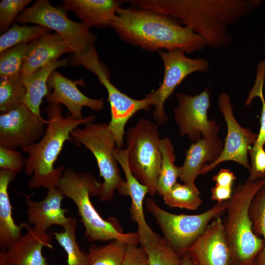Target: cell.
<instances>
[{
    "label": "cell",
    "mask_w": 265,
    "mask_h": 265,
    "mask_svg": "<svg viewBox=\"0 0 265 265\" xmlns=\"http://www.w3.org/2000/svg\"><path fill=\"white\" fill-rule=\"evenodd\" d=\"M48 121L23 104L0 115V146L21 150L38 142L43 136Z\"/></svg>",
    "instance_id": "obj_14"
},
{
    "label": "cell",
    "mask_w": 265,
    "mask_h": 265,
    "mask_svg": "<svg viewBox=\"0 0 265 265\" xmlns=\"http://www.w3.org/2000/svg\"><path fill=\"white\" fill-rule=\"evenodd\" d=\"M27 231L5 251V257L9 265H49L43 254V249H53V236L42 233L29 226Z\"/></svg>",
    "instance_id": "obj_19"
},
{
    "label": "cell",
    "mask_w": 265,
    "mask_h": 265,
    "mask_svg": "<svg viewBox=\"0 0 265 265\" xmlns=\"http://www.w3.org/2000/svg\"><path fill=\"white\" fill-rule=\"evenodd\" d=\"M122 265H150L148 256L143 247L128 245Z\"/></svg>",
    "instance_id": "obj_38"
},
{
    "label": "cell",
    "mask_w": 265,
    "mask_h": 265,
    "mask_svg": "<svg viewBox=\"0 0 265 265\" xmlns=\"http://www.w3.org/2000/svg\"><path fill=\"white\" fill-rule=\"evenodd\" d=\"M64 197L58 187L49 189L46 197L40 201H34L30 196H26L28 224L42 233L47 232L52 225L65 227L71 217L66 216L67 211L62 207Z\"/></svg>",
    "instance_id": "obj_18"
},
{
    "label": "cell",
    "mask_w": 265,
    "mask_h": 265,
    "mask_svg": "<svg viewBox=\"0 0 265 265\" xmlns=\"http://www.w3.org/2000/svg\"><path fill=\"white\" fill-rule=\"evenodd\" d=\"M0 265H9L5 257V251L1 250L0 251Z\"/></svg>",
    "instance_id": "obj_42"
},
{
    "label": "cell",
    "mask_w": 265,
    "mask_h": 265,
    "mask_svg": "<svg viewBox=\"0 0 265 265\" xmlns=\"http://www.w3.org/2000/svg\"><path fill=\"white\" fill-rule=\"evenodd\" d=\"M186 253L195 265H231V250L220 217L212 220Z\"/></svg>",
    "instance_id": "obj_15"
},
{
    "label": "cell",
    "mask_w": 265,
    "mask_h": 265,
    "mask_svg": "<svg viewBox=\"0 0 265 265\" xmlns=\"http://www.w3.org/2000/svg\"><path fill=\"white\" fill-rule=\"evenodd\" d=\"M71 135L74 141L83 145L96 159L100 176L104 180L101 183L100 200H111L116 189L123 195L127 184L120 174L118 162L114 155L116 143L108 124L89 122L83 128L73 130Z\"/></svg>",
    "instance_id": "obj_7"
},
{
    "label": "cell",
    "mask_w": 265,
    "mask_h": 265,
    "mask_svg": "<svg viewBox=\"0 0 265 265\" xmlns=\"http://www.w3.org/2000/svg\"><path fill=\"white\" fill-rule=\"evenodd\" d=\"M218 105L227 128L223 148L217 159L202 166L199 175L207 174L226 161L236 162L249 171L248 150L255 143L258 134L250 129L241 127L238 122L233 113L230 97L227 93L222 92L219 95Z\"/></svg>",
    "instance_id": "obj_12"
},
{
    "label": "cell",
    "mask_w": 265,
    "mask_h": 265,
    "mask_svg": "<svg viewBox=\"0 0 265 265\" xmlns=\"http://www.w3.org/2000/svg\"><path fill=\"white\" fill-rule=\"evenodd\" d=\"M49 32L50 29L38 25L14 24L0 36V53L19 44L30 43Z\"/></svg>",
    "instance_id": "obj_28"
},
{
    "label": "cell",
    "mask_w": 265,
    "mask_h": 265,
    "mask_svg": "<svg viewBox=\"0 0 265 265\" xmlns=\"http://www.w3.org/2000/svg\"><path fill=\"white\" fill-rule=\"evenodd\" d=\"M265 79V76L263 75H256L254 85L250 90L245 102L246 106H249L255 98L259 97L260 98L262 104L260 117V128L257 139L252 146L254 148L264 147L265 144V99L263 93Z\"/></svg>",
    "instance_id": "obj_34"
},
{
    "label": "cell",
    "mask_w": 265,
    "mask_h": 265,
    "mask_svg": "<svg viewBox=\"0 0 265 265\" xmlns=\"http://www.w3.org/2000/svg\"><path fill=\"white\" fill-rule=\"evenodd\" d=\"M249 213L254 233L264 242L263 249L258 255L255 265H265V184L253 198Z\"/></svg>",
    "instance_id": "obj_31"
},
{
    "label": "cell",
    "mask_w": 265,
    "mask_h": 265,
    "mask_svg": "<svg viewBox=\"0 0 265 265\" xmlns=\"http://www.w3.org/2000/svg\"><path fill=\"white\" fill-rule=\"evenodd\" d=\"M224 146L218 135L202 137L193 143L186 150L184 163L179 167V178L184 184L199 192L195 180L202 166L215 161L221 154Z\"/></svg>",
    "instance_id": "obj_20"
},
{
    "label": "cell",
    "mask_w": 265,
    "mask_h": 265,
    "mask_svg": "<svg viewBox=\"0 0 265 265\" xmlns=\"http://www.w3.org/2000/svg\"><path fill=\"white\" fill-rule=\"evenodd\" d=\"M237 179L234 174L229 169L222 168L214 175L212 180L215 184L224 186L233 187L234 181Z\"/></svg>",
    "instance_id": "obj_40"
},
{
    "label": "cell",
    "mask_w": 265,
    "mask_h": 265,
    "mask_svg": "<svg viewBox=\"0 0 265 265\" xmlns=\"http://www.w3.org/2000/svg\"><path fill=\"white\" fill-rule=\"evenodd\" d=\"M163 198L165 204L170 208L190 210H197L202 202L199 192L185 184H181L178 182Z\"/></svg>",
    "instance_id": "obj_33"
},
{
    "label": "cell",
    "mask_w": 265,
    "mask_h": 265,
    "mask_svg": "<svg viewBox=\"0 0 265 265\" xmlns=\"http://www.w3.org/2000/svg\"><path fill=\"white\" fill-rule=\"evenodd\" d=\"M46 110L48 122L43 136L21 150L27 154L24 169L26 174L31 176L28 182L30 189L58 187L65 168L63 165L55 168L54 165L64 144L66 141H73L71 135L73 130L96 118L94 115L80 119L71 115L64 117L60 105L50 104Z\"/></svg>",
    "instance_id": "obj_3"
},
{
    "label": "cell",
    "mask_w": 265,
    "mask_h": 265,
    "mask_svg": "<svg viewBox=\"0 0 265 265\" xmlns=\"http://www.w3.org/2000/svg\"><path fill=\"white\" fill-rule=\"evenodd\" d=\"M16 175L0 169V248L6 251L21 236L28 223L16 224L12 217V206L8 192L10 183Z\"/></svg>",
    "instance_id": "obj_23"
},
{
    "label": "cell",
    "mask_w": 265,
    "mask_h": 265,
    "mask_svg": "<svg viewBox=\"0 0 265 265\" xmlns=\"http://www.w3.org/2000/svg\"><path fill=\"white\" fill-rule=\"evenodd\" d=\"M64 8L73 11L89 28L111 26L121 8L122 1L115 0H64Z\"/></svg>",
    "instance_id": "obj_22"
},
{
    "label": "cell",
    "mask_w": 265,
    "mask_h": 265,
    "mask_svg": "<svg viewBox=\"0 0 265 265\" xmlns=\"http://www.w3.org/2000/svg\"><path fill=\"white\" fill-rule=\"evenodd\" d=\"M101 183L90 173L68 168L64 170L58 187L76 205L88 241L119 240L128 245H137V232L124 233L116 219H104L94 207L90 196L99 195Z\"/></svg>",
    "instance_id": "obj_4"
},
{
    "label": "cell",
    "mask_w": 265,
    "mask_h": 265,
    "mask_svg": "<svg viewBox=\"0 0 265 265\" xmlns=\"http://www.w3.org/2000/svg\"><path fill=\"white\" fill-rule=\"evenodd\" d=\"M26 88L21 77L0 80V113H5L24 104Z\"/></svg>",
    "instance_id": "obj_30"
},
{
    "label": "cell",
    "mask_w": 265,
    "mask_h": 265,
    "mask_svg": "<svg viewBox=\"0 0 265 265\" xmlns=\"http://www.w3.org/2000/svg\"><path fill=\"white\" fill-rule=\"evenodd\" d=\"M72 51L61 36L48 33L29 43L21 73L23 81L39 68Z\"/></svg>",
    "instance_id": "obj_21"
},
{
    "label": "cell",
    "mask_w": 265,
    "mask_h": 265,
    "mask_svg": "<svg viewBox=\"0 0 265 265\" xmlns=\"http://www.w3.org/2000/svg\"><path fill=\"white\" fill-rule=\"evenodd\" d=\"M160 140L158 125L144 118L127 132L126 149L130 169L152 196L157 193L161 166Z\"/></svg>",
    "instance_id": "obj_8"
},
{
    "label": "cell",
    "mask_w": 265,
    "mask_h": 265,
    "mask_svg": "<svg viewBox=\"0 0 265 265\" xmlns=\"http://www.w3.org/2000/svg\"><path fill=\"white\" fill-rule=\"evenodd\" d=\"M68 62L69 57L54 60L36 70L23 81L26 88L24 104L39 117H42L40 108L43 99L49 93L47 82L50 76L56 69L65 66Z\"/></svg>",
    "instance_id": "obj_24"
},
{
    "label": "cell",
    "mask_w": 265,
    "mask_h": 265,
    "mask_svg": "<svg viewBox=\"0 0 265 265\" xmlns=\"http://www.w3.org/2000/svg\"><path fill=\"white\" fill-rule=\"evenodd\" d=\"M111 27L122 40L151 52L180 50L192 53L207 46L200 36L176 19L140 8L121 7Z\"/></svg>",
    "instance_id": "obj_2"
},
{
    "label": "cell",
    "mask_w": 265,
    "mask_h": 265,
    "mask_svg": "<svg viewBox=\"0 0 265 265\" xmlns=\"http://www.w3.org/2000/svg\"><path fill=\"white\" fill-rule=\"evenodd\" d=\"M229 200L217 203L206 211L197 214H176L159 207L152 198L144 201L146 209L154 216L163 234V238L180 256L205 231L211 221L224 213Z\"/></svg>",
    "instance_id": "obj_9"
},
{
    "label": "cell",
    "mask_w": 265,
    "mask_h": 265,
    "mask_svg": "<svg viewBox=\"0 0 265 265\" xmlns=\"http://www.w3.org/2000/svg\"><path fill=\"white\" fill-rule=\"evenodd\" d=\"M161 161L157 182V193L163 196L177 183L179 167L174 164L176 156L173 144L168 137L160 140Z\"/></svg>",
    "instance_id": "obj_25"
},
{
    "label": "cell",
    "mask_w": 265,
    "mask_h": 265,
    "mask_svg": "<svg viewBox=\"0 0 265 265\" xmlns=\"http://www.w3.org/2000/svg\"><path fill=\"white\" fill-rule=\"evenodd\" d=\"M180 265H195L190 257L187 253H185L183 256Z\"/></svg>",
    "instance_id": "obj_41"
},
{
    "label": "cell",
    "mask_w": 265,
    "mask_h": 265,
    "mask_svg": "<svg viewBox=\"0 0 265 265\" xmlns=\"http://www.w3.org/2000/svg\"><path fill=\"white\" fill-rule=\"evenodd\" d=\"M265 184V178L246 180L233 189L223 220L231 252V265H255L263 249L264 240L253 232L249 209L255 195Z\"/></svg>",
    "instance_id": "obj_5"
},
{
    "label": "cell",
    "mask_w": 265,
    "mask_h": 265,
    "mask_svg": "<svg viewBox=\"0 0 265 265\" xmlns=\"http://www.w3.org/2000/svg\"><path fill=\"white\" fill-rule=\"evenodd\" d=\"M32 0H2L0 2V32L6 31L15 19Z\"/></svg>",
    "instance_id": "obj_35"
},
{
    "label": "cell",
    "mask_w": 265,
    "mask_h": 265,
    "mask_svg": "<svg viewBox=\"0 0 265 265\" xmlns=\"http://www.w3.org/2000/svg\"><path fill=\"white\" fill-rule=\"evenodd\" d=\"M233 187L224 186L215 184L211 189V200L217 203H221L229 200L233 194Z\"/></svg>",
    "instance_id": "obj_39"
},
{
    "label": "cell",
    "mask_w": 265,
    "mask_h": 265,
    "mask_svg": "<svg viewBox=\"0 0 265 265\" xmlns=\"http://www.w3.org/2000/svg\"><path fill=\"white\" fill-rule=\"evenodd\" d=\"M176 96L178 104L174 109V115L181 136H187L195 142L202 136L217 135L219 126L215 120L208 118L211 105L208 88L194 96L177 93Z\"/></svg>",
    "instance_id": "obj_13"
},
{
    "label": "cell",
    "mask_w": 265,
    "mask_h": 265,
    "mask_svg": "<svg viewBox=\"0 0 265 265\" xmlns=\"http://www.w3.org/2000/svg\"><path fill=\"white\" fill-rule=\"evenodd\" d=\"M250 159V169L247 181L252 182L265 178V150L264 147L248 150Z\"/></svg>",
    "instance_id": "obj_37"
},
{
    "label": "cell",
    "mask_w": 265,
    "mask_h": 265,
    "mask_svg": "<svg viewBox=\"0 0 265 265\" xmlns=\"http://www.w3.org/2000/svg\"><path fill=\"white\" fill-rule=\"evenodd\" d=\"M77 219L71 217L63 232L53 234L67 254L68 265H87V254L80 249L77 241Z\"/></svg>",
    "instance_id": "obj_26"
},
{
    "label": "cell",
    "mask_w": 265,
    "mask_h": 265,
    "mask_svg": "<svg viewBox=\"0 0 265 265\" xmlns=\"http://www.w3.org/2000/svg\"><path fill=\"white\" fill-rule=\"evenodd\" d=\"M69 62L81 66L94 74L99 82L106 88L110 107L111 119L108 129L114 136L117 148L124 146L125 128L129 120L139 110L149 111L152 106L150 95L144 99H134L120 91L109 80V72L99 58L94 45L85 52L73 53Z\"/></svg>",
    "instance_id": "obj_6"
},
{
    "label": "cell",
    "mask_w": 265,
    "mask_h": 265,
    "mask_svg": "<svg viewBox=\"0 0 265 265\" xmlns=\"http://www.w3.org/2000/svg\"><path fill=\"white\" fill-rule=\"evenodd\" d=\"M25 159L22 154L16 149L0 146V169L17 175L25 168Z\"/></svg>",
    "instance_id": "obj_36"
},
{
    "label": "cell",
    "mask_w": 265,
    "mask_h": 265,
    "mask_svg": "<svg viewBox=\"0 0 265 265\" xmlns=\"http://www.w3.org/2000/svg\"><path fill=\"white\" fill-rule=\"evenodd\" d=\"M48 86L53 89L46 96L50 104L64 105L70 115L77 119H82V109L87 106L94 111H100L104 107L102 98H90L83 94L78 88V85L84 86L82 80H73L63 76L59 72L54 71L48 80Z\"/></svg>",
    "instance_id": "obj_16"
},
{
    "label": "cell",
    "mask_w": 265,
    "mask_h": 265,
    "mask_svg": "<svg viewBox=\"0 0 265 265\" xmlns=\"http://www.w3.org/2000/svg\"><path fill=\"white\" fill-rule=\"evenodd\" d=\"M28 44H19L0 53V80L21 77Z\"/></svg>",
    "instance_id": "obj_32"
},
{
    "label": "cell",
    "mask_w": 265,
    "mask_h": 265,
    "mask_svg": "<svg viewBox=\"0 0 265 265\" xmlns=\"http://www.w3.org/2000/svg\"><path fill=\"white\" fill-rule=\"evenodd\" d=\"M141 247L148 256L150 265H180L181 264L180 256L158 234Z\"/></svg>",
    "instance_id": "obj_29"
},
{
    "label": "cell",
    "mask_w": 265,
    "mask_h": 265,
    "mask_svg": "<svg viewBox=\"0 0 265 265\" xmlns=\"http://www.w3.org/2000/svg\"><path fill=\"white\" fill-rule=\"evenodd\" d=\"M140 8L171 16L200 36L206 46L228 49L233 37L230 30L262 3L260 0H126Z\"/></svg>",
    "instance_id": "obj_1"
},
{
    "label": "cell",
    "mask_w": 265,
    "mask_h": 265,
    "mask_svg": "<svg viewBox=\"0 0 265 265\" xmlns=\"http://www.w3.org/2000/svg\"><path fill=\"white\" fill-rule=\"evenodd\" d=\"M128 244L112 240L101 246H91L87 254V265H122Z\"/></svg>",
    "instance_id": "obj_27"
},
{
    "label": "cell",
    "mask_w": 265,
    "mask_h": 265,
    "mask_svg": "<svg viewBox=\"0 0 265 265\" xmlns=\"http://www.w3.org/2000/svg\"><path fill=\"white\" fill-rule=\"evenodd\" d=\"M114 157L121 165L126 177L127 184L124 195H128L132 201L130 208L131 219L137 224V233L141 245L155 238V233L147 224L144 213V198L149 193L147 187L142 184L133 175L128 162L127 151L116 147L114 151Z\"/></svg>",
    "instance_id": "obj_17"
},
{
    "label": "cell",
    "mask_w": 265,
    "mask_h": 265,
    "mask_svg": "<svg viewBox=\"0 0 265 265\" xmlns=\"http://www.w3.org/2000/svg\"><path fill=\"white\" fill-rule=\"evenodd\" d=\"M16 21L34 24L54 30L64 40L73 53L85 52L97 40L89 27L82 22L70 20L63 10L53 6L48 0H38L24 9Z\"/></svg>",
    "instance_id": "obj_10"
},
{
    "label": "cell",
    "mask_w": 265,
    "mask_h": 265,
    "mask_svg": "<svg viewBox=\"0 0 265 265\" xmlns=\"http://www.w3.org/2000/svg\"><path fill=\"white\" fill-rule=\"evenodd\" d=\"M164 64V75L159 87L152 90L150 95L152 106H155L153 117L159 125L165 124L168 120L164 105L189 75L195 72L206 73L210 66L209 61L202 57L190 58L180 50L159 51Z\"/></svg>",
    "instance_id": "obj_11"
}]
</instances>
